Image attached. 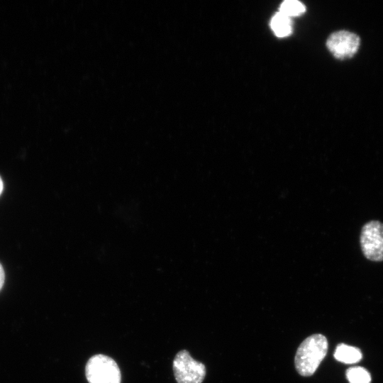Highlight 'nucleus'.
Returning <instances> with one entry per match:
<instances>
[{
    "label": "nucleus",
    "instance_id": "f257e3e1",
    "mask_svg": "<svg viewBox=\"0 0 383 383\" xmlns=\"http://www.w3.org/2000/svg\"><path fill=\"white\" fill-rule=\"evenodd\" d=\"M328 340L322 334L306 338L299 346L294 357L295 367L304 377L313 374L328 351Z\"/></svg>",
    "mask_w": 383,
    "mask_h": 383
},
{
    "label": "nucleus",
    "instance_id": "f03ea898",
    "mask_svg": "<svg viewBox=\"0 0 383 383\" xmlns=\"http://www.w3.org/2000/svg\"><path fill=\"white\" fill-rule=\"evenodd\" d=\"M85 375L89 383H121V370L116 362L107 355L91 356L85 366Z\"/></svg>",
    "mask_w": 383,
    "mask_h": 383
},
{
    "label": "nucleus",
    "instance_id": "7ed1b4c3",
    "mask_svg": "<svg viewBox=\"0 0 383 383\" xmlns=\"http://www.w3.org/2000/svg\"><path fill=\"white\" fill-rule=\"evenodd\" d=\"M177 383H201L206 375V367L195 360L186 350L179 351L172 363Z\"/></svg>",
    "mask_w": 383,
    "mask_h": 383
},
{
    "label": "nucleus",
    "instance_id": "20e7f679",
    "mask_svg": "<svg viewBox=\"0 0 383 383\" xmlns=\"http://www.w3.org/2000/svg\"><path fill=\"white\" fill-rule=\"evenodd\" d=\"M360 243L363 255L373 262L383 261V223L370 221L362 228Z\"/></svg>",
    "mask_w": 383,
    "mask_h": 383
},
{
    "label": "nucleus",
    "instance_id": "39448f33",
    "mask_svg": "<svg viewBox=\"0 0 383 383\" xmlns=\"http://www.w3.org/2000/svg\"><path fill=\"white\" fill-rule=\"evenodd\" d=\"M360 40L356 34L339 30L333 33L327 39L326 46L333 55L339 60L352 57L357 51Z\"/></svg>",
    "mask_w": 383,
    "mask_h": 383
},
{
    "label": "nucleus",
    "instance_id": "423d86ee",
    "mask_svg": "<svg viewBox=\"0 0 383 383\" xmlns=\"http://www.w3.org/2000/svg\"><path fill=\"white\" fill-rule=\"evenodd\" d=\"M362 355L360 349L344 343L338 345L334 353L336 360L345 364H353L362 359Z\"/></svg>",
    "mask_w": 383,
    "mask_h": 383
},
{
    "label": "nucleus",
    "instance_id": "0eeeda50",
    "mask_svg": "<svg viewBox=\"0 0 383 383\" xmlns=\"http://www.w3.org/2000/svg\"><path fill=\"white\" fill-rule=\"evenodd\" d=\"M270 26L274 33L279 38L289 35L292 31V22L291 18L277 12L271 19Z\"/></svg>",
    "mask_w": 383,
    "mask_h": 383
},
{
    "label": "nucleus",
    "instance_id": "6e6552de",
    "mask_svg": "<svg viewBox=\"0 0 383 383\" xmlns=\"http://www.w3.org/2000/svg\"><path fill=\"white\" fill-rule=\"evenodd\" d=\"M346 377L349 383H370V372L362 367H350L346 371Z\"/></svg>",
    "mask_w": 383,
    "mask_h": 383
},
{
    "label": "nucleus",
    "instance_id": "1a4fd4ad",
    "mask_svg": "<svg viewBox=\"0 0 383 383\" xmlns=\"http://www.w3.org/2000/svg\"><path fill=\"white\" fill-rule=\"evenodd\" d=\"M306 11L304 5L296 0H287L280 5L279 12L291 18L292 16H299L303 14Z\"/></svg>",
    "mask_w": 383,
    "mask_h": 383
},
{
    "label": "nucleus",
    "instance_id": "9d476101",
    "mask_svg": "<svg viewBox=\"0 0 383 383\" xmlns=\"http://www.w3.org/2000/svg\"><path fill=\"white\" fill-rule=\"evenodd\" d=\"M5 279L4 270L2 265L0 263V290L1 289Z\"/></svg>",
    "mask_w": 383,
    "mask_h": 383
},
{
    "label": "nucleus",
    "instance_id": "9b49d317",
    "mask_svg": "<svg viewBox=\"0 0 383 383\" xmlns=\"http://www.w3.org/2000/svg\"><path fill=\"white\" fill-rule=\"evenodd\" d=\"M3 187H4L3 182H2V179H1V178L0 177V195H1V192H2V191H3Z\"/></svg>",
    "mask_w": 383,
    "mask_h": 383
}]
</instances>
